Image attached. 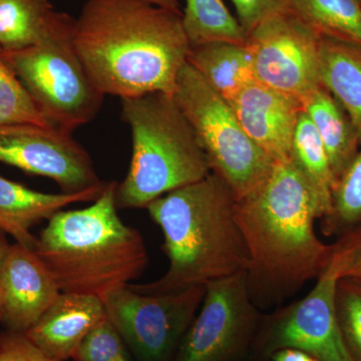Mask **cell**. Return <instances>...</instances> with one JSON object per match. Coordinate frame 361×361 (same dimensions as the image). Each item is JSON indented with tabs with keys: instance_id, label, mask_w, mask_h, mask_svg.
<instances>
[{
	"instance_id": "52a82bcc",
	"label": "cell",
	"mask_w": 361,
	"mask_h": 361,
	"mask_svg": "<svg viewBox=\"0 0 361 361\" xmlns=\"http://www.w3.org/2000/svg\"><path fill=\"white\" fill-rule=\"evenodd\" d=\"M173 97L193 127L211 172L230 187L236 201L269 176L275 161L246 135L231 104L188 63L180 68Z\"/></svg>"
},
{
	"instance_id": "2e32d148",
	"label": "cell",
	"mask_w": 361,
	"mask_h": 361,
	"mask_svg": "<svg viewBox=\"0 0 361 361\" xmlns=\"http://www.w3.org/2000/svg\"><path fill=\"white\" fill-rule=\"evenodd\" d=\"M106 183L75 194H49L4 179L0 176V231L11 235L16 243L35 250L37 238L32 228L71 204L94 201Z\"/></svg>"
},
{
	"instance_id": "e0dca14e",
	"label": "cell",
	"mask_w": 361,
	"mask_h": 361,
	"mask_svg": "<svg viewBox=\"0 0 361 361\" xmlns=\"http://www.w3.org/2000/svg\"><path fill=\"white\" fill-rule=\"evenodd\" d=\"M303 110L322 140L338 182L360 151L357 130L341 104L323 85L306 99Z\"/></svg>"
},
{
	"instance_id": "6da1fadb",
	"label": "cell",
	"mask_w": 361,
	"mask_h": 361,
	"mask_svg": "<svg viewBox=\"0 0 361 361\" xmlns=\"http://www.w3.org/2000/svg\"><path fill=\"white\" fill-rule=\"evenodd\" d=\"M73 42L97 90L121 99L173 96L191 47L182 14L146 0H87Z\"/></svg>"
},
{
	"instance_id": "8fae6325",
	"label": "cell",
	"mask_w": 361,
	"mask_h": 361,
	"mask_svg": "<svg viewBox=\"0 0 361 361\" xmlns=\"http://www.w3.org/2000/svg\"><path fill=\"white\" fill-rule=\"evenodd\" d=\"M322 35L292 11L274 14L247 33L256 82L304 103L322 87Z\"/></svg>"
},
{
	"instance_id": "d6a6232c",
	"label": "cell",
	"mask_w": 361,
	"mask_h": 361,
	"mask_svg": "<svg viewBox=\"0 0 361 361\" xmlns=\"http://www.w3.org/2000/svg\"><path fill=\"white\" fill-rule=\"evenodd\" d=\"M9 248H11V245H9L8 242L6 241V238L4 237V233L0 231V268H1L4 260H6Z\"/></svg>"
},
{
	"instance_id": "ffe728a7",
	"label": "cell",
	"mask_w": 361,
	"mask_h": 361,
	"mask_svg": "<svg viewBox=\"0 0 361 361\" xmlns=\"http://www.w3.org/2000/svg\"><path fill=\"white\" fill-rule=\"evenodd\" d=\"M289 161L314 198L320 220L326 217L331 211L337 182L322 140L304 110L294 133Z\"/></svg>"
},
{
	"instance_id": "4dcf8cb0",
	"label": "cell",
	"mask_w": 361,
	"mask_h": 361,
	"mask_svg": "<svg viewBox=\"0 0 361 361\" xmlns=\"http://www.w3.org/2000/svg\"><path fill=\"white\" fill-rule=\"evenodd\" d=\"M310 355L295 348H282L271 355L267 361H310Z\"/></svg>"
},
{
	"instance_id": "1f68e13d",
	"label": "cell",
	"mask_w": 361,
	"mask_h": 361,
	"mask_svg": "<svg viewBox=\"0 0 361 361\" xmlns=\"http://www.w3.org/2000/svg\"><path fill=\"white\" fill-rule=\"evenodd\" d=\"M154 6H160L161 8L174 11L176 13L182 14L180 8L179 0H146Z\"/></svg>"
},
{
	"instance_id": "f1b7e54d",
	"label": "cell",
	"mask_w": 361,
	"mask_h": 361,
	"mask_svg": "<svg viewBox=\"0 0 361 361\" xmlns=\"http://www.w3.org/2000/svg\"><path fill=\"white\" fill-rule=\"evenodd\" d=\"M246 33L274 14L292 11L291 0H232Z\"/></svg>"
},
{
	"instance_id": "3957f363",
	"label": "cell",
	"mask_w": 361,
	"mask_h": 361,
	"mask_svg": "<svg viewBox=\"0 0 361 361\" xmlns=\"http://www.w3.org/2000/svg\"><path fill=\"white\" fill-rule=\"evenodd\" d=\"M234 194L211 172L152 202L147 210L164 234L167 272L156 281L129 284L141 294H165L246 271L248 253L235 220Z\"/></svg>"
},
{
	"instance_id": "7c38bea8",
	"label": "cell",
	"mask_w": 361,
	"mask_h": 361,
	"mask_svg": "<svg viewBox=\"0 0 361 361\" xmlns=\"http://www.w3.org/2000/svg\"><path fill=\"white\" fill-rule=\"evenodd\" d=\"M0 161L49 178L61 193L75 194L102 184L92 158L71 133L33 123L0 125Z\"/></svg>"
},
{
	"instance_id": "ba28073f",
	"label": "cell",
	"mask_w": 361,
	"mask_h": 361,
	"mask_svg": "<svg viewBox=\"0 0 361 361\" xmlns=\"http://www.w3.org/2000/svg\"><path fill=\"white\" fill-rule=\"evenodd\" d=\"M205 293V285L165 294L137 293L127 285L103 303L135 361H175Z\"/></svg>"
},
{
	"instance_id": "7402d4cb",
	"label": "cell",
	"mask_w": 361,
	"mask_h": 361,
	"mask_svg": "<svg viewBox=\"0 0 361 361\" xmlns=\"http://www.w3.org/2000/svg\"><path fill=\"white\" fill-rule=\"evenodd\" d=\"M182 23L190 45L230 42L245 45L247 33L222 0H185Z\"/></svg>"
},
{
	"instance_id": "9c48e42d",
	"label": "cell",
	"mask_w": 361,
	"mask_h": 361,
	"mask_svg": "<svg viewBox=\"0 0 361 361\" xmlns=\"http://www.w3.org/2000/svg\"><path fill=\"white\" fill-rule=\"evenodd\" d=\"M339 275L330 259L303 298L264 313L248 361H267L282 348H295L319 361H355L342 338L334 293Z\"/></svg>"
},
{
	"instance_id": "7a4b0ae2",
	"label": "cell",
	"mask_w": 361,
	"mask_h": 361,
	"mask_svg": "<svg viewBox=\"0 0 361 361\" xmlns=\"http://www.w3.org/2000/svg\"><path fill=\"white\" fill-rule=\"evenodd\" d=\"M234 213L248 253L247 289L259 310L283 305L329 264L332 244L316 235L319 211L290 161L275 163L256 189L236 201Z\"/></svg>"
},
{
	"instance_id": "4316f807",
	"label": "cell",
	"mask_w": 361,
	"mask_h": 361,
	"mask_svg": "<svg viewBox=\"0 0 361 361\" xmlns=\"http://www.w3.org/2000/svg\"><path fill=\"white\" fill-rule=\"evenodd\" d=\"M73 361H135L110 320L103 318L85 336Z\"/></svg>"
},
{
	"instance_id": "cb8c5ba5",
	"label": "cell",
	"mask_w": 361,
	"mask_h": 361,
	"mask_svg": "<svg viewBox=\"0 0 361 361\" xmlns=\"http://www.w3.org/2000/svg\"><path fill=\"white\" fill-rule=\"evenodd\" d=\"M361 224V147L337 182L331 211L322 219V234L339 237Z\"/></svg>"
},
{
	"instance_id": "5bb4252c",
	"label": "cell",
	"mask_w": 361,
	"mask_h": 361,
	"mask_svg": "<svg viewBox=\"0 0 361 361\" xmlns=\"http://www.w3.org/2000/svg\"><path fill=\"white\" fill-rule=\"evenodd\" d=\"M0 274L6 291L1 322L7 331L25 334L61 292L35 251L18 243L11 245Z\"/></svg>"
},
{
	"instance_id": "484cf974",
	"label": "cell",
	"mask_w": 361,
	"mask_h": 361,
	"mask_svg": "<svg viewBox=\"0 0 361 361\" xmlns=\"http://www.w3.org/2000/svg\"><path fill=\"white\" fill-rule=\"evenodd\" d=\"M334 310L349 355L361 361V284L339 278L334 293Z\"/></svg>"
},
{
	"instance_id": "83f0119b",
	"label": "cell",
	"mask_w": 361,
	"mask_h": 361,
	"mask_svg": "<svg viewBox=\"0 0 361 361\" xmlns=\"http://www.w3.org/2000/svg\"><path fill=\"white\" fill-rule=\"evenodd\" d=\"M331 261L339 278H348L361 284V224L337 237L332 243Z\"/></svg>"
},
{
	"instance_id": "4fadbf2b",
	"label": "cell",
	"mask_w": 361,
	"mask_h": 361,
	"mask_svg": "<svg viewBox=\"0 0 361 361\" xmlns=\"http://www.w3.org/2000/svg\"><path fill=\"white\" fill-rule=\"evenodd\" d=\"M228 103L259 149L275 163L290 161L294 133L303 111L300 101L253 80Z\"/></svg>"
},
{
	"instance_id": "44dd1931",
	"label": "cell",
	"mask_w": 361,
	"mask_h": 361,
	"mask_svg": "<svg viewBox=\"0 0 361 361\" xmlns=\"http://www.w3.org/2000/svg\"><path fill=\"white\" fill-rule=\"evenodd\" d=\"M291 9L322 37L361 47V0H291Z\"/></svg>"
},
{
	"instance_id": "d6986e66",
	"label": "cell",
	"mask_w": 361,
	"mask_h": 361,
	"mask_svg": "<svg viewBox=\"0 0 361 361\" xmlns=\"http://www.w3.org/2000/svg\"><path fill=\"white\" fill-rule=\"evenodd\" d=\"M322 85L350 118L361 142V47L322 37Z\"/></svg>"
},
{
	"instance_id": "9a60e30c",
	"label": "cell",
	"mask_w": 361,
	"mask_h": 361,
	"mask_svg": "<svg viewBox=\"0 0 361 361\" xmlns=\"http://www.w3.org/2000/svg\"><path fill=\"white\" fill-rule=\"evenodd\" d=\"M104 317L103 300L99 297L61 293L25 336L47 357L68 361Z\"/></svg>"
},
{
	"instance_id": "ac0fdd59",
	"label": "cell",
	"mask_w": 361,
	"mask_h": 361,
	"mask_svg": "<svg viewBox=\"0 0 361 361\" xmlns=\"http://www.w3.org/2000/svg\"><path fill=\"white\" fill-rule=\"evenodd\" d=\"M187 63L226 101L255 80L246 44L211 42L190 47Z\"/></svg>"
},
{
	"instance_id": "8992f818",
	"label": "cell",
	"mask_w": 361,
	"mask_h": 361,
	"mask_svg": "<svg viewBox=\"0 0 361 361\" xmlns=\"http://www.w3.org/2000/svg\"><path fill=\"white\" fill-rule=\"evenodd\" d=\"M75 20L54 11L39 42L20 51H1L47 122L71 134L96 118L104 99L75 49Z\"/></svg>"
},
{
	"instance_id": "f546056e",
	"label": "cell",
	"mask_w": 361,
	"mask_h": 361,
	"mask_svg": "<svg viewBox=\"0 0 361 361\" xmlns=\"http://www.w3.org/2000/svg\"><path fill=\"white\" fill-rule=\"evenodd\" d=\"M0 361H54L47 357L25 334H0Z\"/></svg>"
},
{
	"instance_id": "836d02e7",
	"label": "cell",
	"mask_w": 361,
	"mask_h": 361,
	"mask_svg": "<svg viewBox=\"0 0 361 361\" xmlns=\"http://www.w3.org/2000/svg\"><path fill=\"white\" fill-rule=\"evenodd\" d=\"M4 303H6V291H4V281L0 274V322L4 317Z\"/></svg>"
},
{
	"instance_id": "e575fe53",
	"label": "cell",
	"mask_w": 361,
	"mask_h": 361,
	"mask_svg": "<svg viewBox=\"0 0 361 361\" xmlns=\"http://www.w3.org/2000/svg\"><path fill=\"white\" fill-rule=\"evenodd\" d=\"M310 361H319V360H315V358L312 357V360H311Z\"/></svg>"
},
{
	"instance_id": "30bf717a",
	"label": "cell",
	"mask_w": 361,
	"mask_h": 361,
	"mask_svg": "<svg viewBox=\"0 0 361 361\" xmlns=\"http://www.w3.org/2000/svg\"><path fill=\"white\" fill-rule=\"evenodd\" d=\"M205 286L175 361H248L264 313L249 297L246 271Z\"/></svg>"
},
{
	"instance_id": "d4e9b609",
	"label": "cell",
	"mask_w": 361,
	"mask_h": 361,
	"mask_svg": "<svg viewBox=\"0 0 361 361\" xmlns=\"http://www.w3.org/2000/svg\"><path fill=\"white\" fill-rule=\"evenodd\" d=\"M6 123L52 127L13 68L7 65L0 49V125Z\"/></svg>"
},
{
	"instance_id": "5b68a950",
	"label": "cell",
	"mask_w": 361,
	"mask_h": 361,
	"mask_svg": "<svg viewBox=\"0 0 361 361\" xmlns=\"http://www.w3.org/2000/svg\"><path fill=\"white\" fill-rule=\"evenodd\" d=\"M122 116L133 135L128 174L118 184V209L147 208L211 173L206 154L174 97L151 92L121 99Z\"/></svg>"
},
{
	"instance_id": "277c9868",
	"label": "cell",
	"mask_w": 361,
	"mask_h": 361,
	"mask_svg": "<svg viewBox=\"0 0 361 361\" xmlns=\"http://www.w3.org/2000/svg\"><path fill=\"white\" fill-rule=\"evenodd\" d=\"M118 183H106L92 205L59 211L37 238L42 259L61 293L96 296L102 300L133 280L149 263L141 233L118 215Z\"/></svg>"
},
{
	"instance_id": "603a6c76",
	"label": "cell",
	"mask_w": 361,
	"mask_h": 361,
	"mask_svg": "<svg viewBox=\"0 0 361 361\" xmlns=\"http://www.w3.org/2000/svg\"><path fill=\"white\" fill-rule=\"evenodd\" d=\"M54 11L49 0H0V49L20 51L39 42Z\"/></svg>"
}]
</instances>
